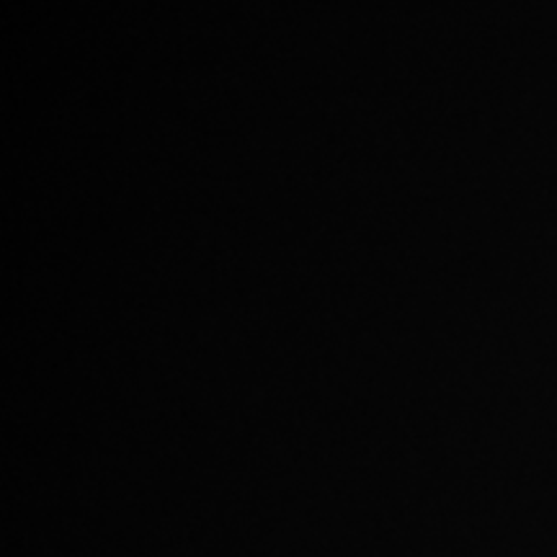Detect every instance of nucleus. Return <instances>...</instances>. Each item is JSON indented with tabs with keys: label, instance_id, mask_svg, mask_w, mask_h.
Listing matches in <instances>:
<instances>
[]
</instances>
